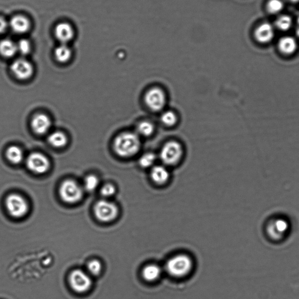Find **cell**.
<instances>
[{
  "label": "cell",
  "mask_w": 299,
  "mask_h": 299,
  "mask_svg": "<svg viewBox=\"0 0 299 299\" xmlns=\"http://www.w3.org/2000/svg\"><path fill=\"white\" fill-rule=\"evenodd\" d=\"M274 26L268 22L263 23L255 29L254 36L256 40L261 44H268L275 37Z\"/></svg>",
  "instance_id": "obj_12"
},
{
  "label": "cell",
  "mask_w": 299,
  "mask_h": 299,
  "mask_svg": "<svg viewBox=\"0 0 299 299\" xmlns=\"http://www.w3.org/2000/svg\"><path fill=\"white\" fill-rule=\"evenodd\" d=\"M6 207L9 215L16 218L24 217L28 211V204L21 195L11 194L6 199Z\"/></svg>",
  "instance_id": "obj_7"
},
{
  "label": "cell",
  "mask_w": 299,
  "mask_h": 299,
  "mask_svg": "<svg viewBox=\"0 0 299 299\" xmlns=\"http://www.w3.org/2000/svg\"><path fill=\"white\" fill-rule=\"evenodd\" d=\"M9 26L16 34H24L30 30L31 24L26 16L23 15H16L11 18Z\"/></svg>",
  "instance_id": "obj_15"
},
{
  "label": "cell",
  "mask_w": 299,
  "mask_h": 299,
  "mask_svg": "<svg viewBox=\"0 0 299 299\" xmlns=\"http://www.w3.org/2000/svg\"><path fill=\"white\" fill-rule=\"evenodd\" d=\"M26 166L31 172L42 174L47 173L50 168V162L44 154L34 153L28 157Z\"/></svg>",
  "instance_id": "obj_10"
},
{
  "label": "cell",
  "mask_w": 299,
  "mask_h": 299,
  "mask_svg": "<svg viewBox=\"0 0 299 299\" xmlns=\"http://www.w3.org/2000/svg\"><path fill=\"white\" fill-rule=\"evenodd\" d=\"M144 103L149 109L152 111H162L167 104L165 92L159 87L150 88L144 95Z\"/></svg>",
  "instance_id": "obj_6"
},
{
  "label": "cell",
  "mask_w": 299,
  "mask_h": 299,
  "mask_svg": "<svg viewBox=\"0 0 299 299\" xmlns=\"http://www.w3.org/2000/svg\"><path fill=\"white\" fill-rule=\"evenodd\" d=\"M183 150L181 144L176 141H169L163 146L160 158L165 166L177 165L181 160Z\"/></svg>",
  "instance_id": "obj_3"
},
{
  "label": "cell",
  "mask_w": 299,
  "mask_h": 299,
  "mask_svg": "<svg viewBox=\"0 0 299 299\" xmlns=\"http://www.w3.org/2000/svg\"><path fill=\"white\" fill-rule=\"evenodd\" d=\"M95 216L103 222H111L119 215V208L114 203L107 200L98 201L95 206Z\"/></svg>",
  "instance_id": "obj_5"
},
{
  "label": "cell",
  "mask_w": 299,
  "mask_h": 299,
  "mask_svg": "<svg viewBox=\"0 0 299 299\" xmlns=\"http://www.w3.org/2000/svg\"><path fill=\"white\" fill-rule=\"evenodd\" d=\"M99 185V180L94 175L88 176L84 180V188L88 192H93Z\"/></svg>",
  "instance_id": "obj_28"
},
{
  "label": "cell",
  "mask_w": 299,
  "mask_h": 299,
  "mask_svg": "<svg viewBox=\"0 0 299 299\" xmlns=\"http://www.w3.org/2000/svg\"><path fill=\"white\" fill-rule=\"evenodd\" d=\"M297 35H298V37H299V28L297 30Z\"/></svg>",
  "instance_id": "obj_34"
},
{
  "label": "cell",
  "mask_w": 299,
  "mask_h": 299,
  "mask_svg": "<svg viewBox=\"0 0 299 299\" xmlns=\"http://www.w3.org/2000/svg\"><path fill=\"white\" fill-rule=\"evenodd\" d=\"M55 34L61 44H67L73 39L74 31L73 26L68 23L60 22L56 26Z\"/></svg>",
  "instance_id": "obj_13"
},
{
  "label": "cell",
  "mask_w": 299,
  "mask_h": 299,
  "mask_svg": "<svg viewBox=\"0 0 299 299\" xmlns=\"http://www.w3.org/2000/svg\"><path fill=\"white\" fill-rule=\"evenodd\" d=\"M157 160L156 154L153 153H146L143 154L139 160V165L144 169H152L155 166Z\"/></svg>",
  "instance_id": "obj_24"
},
{
  "label": "cell",
  "mask_w": 299,
  "mask_h": 299,
  "mask_svg": "<svg viewBox=\"0 0 299 299\" xmlns=\"http://www.w3.org/2000/svg\"><path fill=\"white\" fill-rule=\"evenodd\" d=\"M18 52L16 44L10 39H4L0 42V55L6 58L14 57Z\"/></svg>",
  "instance_id": "obj_19"
},
{
  "label": "cell",
  "mask_w": 299,
  "mask_h": 299,
  "mask_svg": "<svg viewBox=\"0 0 299 299\" xmlns=\"http://www.w3.org/2000/svg\"><path fill=\"white\" fill-rule=\"evenodd\" d=\"M161 121L167 127L175 126L178 121V117L175 113L172 111H166L161 116Z\"/></svg>",
  "instance_id": "obj_25"
},
{
  "label": "cell",
  "mask_w": 299,
  "mask_h": 299,
  "mask_svg": "<svg viewBox=\"0 0 299 299\" xmlns=\"http://www.w3.org/2000/svg\"><path fill=\"white\" fill-rule=\"evenodd\" d=\"M289 223L284 218H277L272 220L267 225L268 235L274 240H279L288 234L289 231Z\"/></svg>",
  "instance_id": "obj_9"
},
{
  "label": "cell",
  "mask_w": 299,
  "mask_h": 299,
  "mask_svg": "<svg viewBox=\"0 0 299 299\" xmlns=\"http://www.w3.org/2000/svg\"><path fill=\"white\" fill-rule=\"evenodd\" d=\"M193 261L189 255L179 254L173 256L167 260L165 270L170 277L180 279L187 277L192 272Z\"/></svg>",
  "instance_id": "obj_2"
},
{
  "label": "cell",
  "mask_w": 299,
  "mask_h": 299,
  "mask_svg": "<svg viewBox=\"0 0 299 299\" xmlns=\"http://www.w3.org/2000/svg\"><path fill=\"white\" fill-rule=\"evenodd\" d=\"M62 200L67 203H75L80 201L83 196L81 187L73 180L68 179L62 183L60 190Z\"/></svg>",
  "instance_id": "obj_4"
},
{
  "label": "cell",
  "mask_w": 299,
  "mask_h": 299,
  "mask_svg": "<svg viewBox=\"0 0 299 299\" xmlns=\"http://www.w3.org/2000/svg\"><path fill=\"white\" fill-rule=\"evenodd\" d=\"M142 147L140 137L136 132L125 131L119 134L114 142L115 152L120 157L131 158L139 153Z\"/></svg>",
  "instance_id": "obj_1"
},
{
  "label": "cell",
  "mask_w": 299,
  "mask_h": 299,
  "mask_svg": "<svg viewBox=\"0 0 299 299\" xmlns=\"http://www.w3.org/2000/svg\"><path fill=\"white\" fill-rule=\"evenodd\" d=\"M298 48L297 40L292 37H282L278 42L279 50L285 55L295 54Z\"/></svg>",
  "instance_id": "obj_18"
},
{
  "label": "cell",
  "mask_w": 299,
  "mask_h": 299,
  "mask_svg": "<svg viewBox=\"0 0 299 299\" xmlns=\"http://www.w3.org/2000/svg\"><path fill=\"white\" fill-rule=\"evenodd\" d=\"M154 130H155V127L152 122L144 120L138 123L136 133L140 137H149L153 135Z\"/></svg>",
  "instance_id": "obj_21"
},
{
  "label": "cell",
  "mask_w": 299,
  "mask_h": 299,
  "mask_svg": "<svg viewBox=\"0 0 299 299\" xmlns=\"http://www.w3.org/2000/svg\"><path fill=\"white\" fill-rule=\"evenodd\" d=\"M87 269L89 274L93 276L100 275L102 270L101 262L97 259L91 261L87 265Z\"/></svg>",
  "instance_id": "obj_29"
},
{
  "label": "cell",
  "mask_w": 299,
  "mask_h": 299,
  "mask_svg": "<svg viewBox=\"0 0 299 299\" xmlns=\"http://www.w3.org/2000/svg\"><path fill=\"white\" fill-rule=\"evenodd\" d=\"M11 71L19 80H28L34 73V67L28 60L25 59H16L11 64Z\"/></svg>",
  "instance_id": "obj_11"
},
{
  "label": "cell",
  "mask_w": 299,
  "mask_h": 299,
  "mask_svg": "<svg viewBox=\"0 0 299 299\" xmlns=\"http://www.w3.org/2000/svg\"><path fill=\"white\" fill-rule=\"evenodd\" d=\"M284 8V2L282 0H269L267 4V11L272 14L281 12Z\"/></svg>",
  "instance_id": "obj_27"
},
{
  "label": "cell",
  "mask_w": 299,
  "mask_h": 299,
  "mask_svg": "<svg viewBox=\"0 0 299 299\" xmlns=\"http://www.w3.org/2000/svg\"><path fill=\"white\" fill-rule=\"evenodd\" d=\"M71 55L70 49L66 44H61L55 49L56 59L60 63H66L71 59Z\"/></svg>",
  "instance_id": "obj_22"
},
{
  "label": "cell",
  "mask_w": 299,
  "mask_h": 299,
  "mask_svg": "<svg viewBox=\"0 0 299 299\" xmlns=\"http://www.w3.org/2000/svg\"><path fill=\"white\" fill-rule=\"evenodd\" d=\"M16 47H17L18 52L20 53L22 55H27L31 51L30 42L25 39L19 41L16 44Z\"/></svg>",
  "instance_id": "obj_30"
},
{
  "label": "cell",
  "mask_w": 299,
  "mask_h": 299,
  "mask_svg": "<svg viewBox=\"0 0 299 299\" xmlns=\"http://www.w3.org/2000/svg\"><path fill=\"white\" fill-rule=\"evenodd\" d=\"M293 21L290 16L284 15L279 16L275 21V25L279 30L287 31L290 29Z\"/></svg>",
  "instance_id": "obj_26"
},
{
  "label": "cell",
  "mask_w": 299,
  "mask_h": 299,
  "mask_svg": "<svg viewBox=\"0 0 299 299\" xmlns=\"http://www.w3.org/2000/svg\"><path fill=\"white\" fill-rule=\"evenodd\" d=\"M288 1L294 2V3H298L299 2V0H288Z\"/></svg>",
  "instance_id": "obj_33"
},
{
  "label": "cell",
  "mask_w": 299,
  "mask_h": 299,
  "mask_svg": "<svg viewBox=\"0 0 299 299\" xmlns=\"http://www.w3.org/2000/svg\"><path fill=\"white\" fill-rule=\"evenodd\" d=\"M6 156L9 162L13 164L20 163L24 158V154L20 148L12 146L9 147L6 152Z\"/></svg>",
  "instance_id": "obj_23"
},
{
  "label": "cell",
  "mask_w": 299,
  "mask_h": 299,
  "mask_svg": "<svg viewBox=\"0 0 299 299\" xmlns=\"http://www.w3.org/2000/svg\"><path fill=\"white\" fill-rule=\"evenodd\" d=\"M48 142L52 146L57 148L63 147L68 142L67 137L60 131H56L50 134Z\"/></svg>",
  "instance_id": "obj_20"
},
{
  "label": "cell",
  "mask_w": 299,
  "mask_h": 299,
  "mask_svg": "<svg viewBox=\"0 0 299 299\" xmlns=\"http://www.w3.org/2000/svg\"><path fill=\"white\" fill-rule=\"evenodd\" d=\"M69 282L71 288L78 294H83L89 291L92 285L90 276L80 269L71 272Z\"/></svg>",
  "instance_id": "obj_8"
},
{
  "label": "cell",
  "mask_w": 299,
  "mask_h": 299,
  "mask_svg": "<svg viewBox=\"0 0 299 299\" xmlns=\"http://www.w3.org/2000/svg\"><path fill=\"white\" fill-rule=\"evenodd\" d=\"M51 124L50 118L44 114L36 115L31 121L32 129L38 134L47 133L50 129Z\"/></svg>",
  "instance_id": "obj_14"
},
{
  "label": "cell",
  "mask_w": 299,
  "mask_h": 299,
  "mask_svg": "<svg viewBox=\"0 0 299 299\" xmlns=\"http://www.w3.org/2000/svg\"><path fill=\"white\" fill-rule=\"evenodd\" d=\"M8 25L9 24L5 19L0 16V34H3L6 31Z\"/></svg>",
  "instance_id": "obj_32"
},
{
  "label": "cell",
  "mask_w": 299,
  "mask_h": 299,
  "mask_svg": "<svg viewBox=\"0 0 299 299\" xmlns=\"http://www.w3.org/2000/svg\"><path fill=\"white\" fill-rule=\"evenodd\" d=\"M298 24L299 25V17L298 18Z\"/></svg>",
  "instance_id": "obj_35"
},
{
  "label": "cell",
  "mask_w": 299,
  "mask_h": 299,
  "mask_svg": "<svg viewBox=\"0 0 299 299\" xmlns=\"http://www.w3.org/2000/svg\"><path fill=\"white\" fill-rule=\"evenodd\" d=\"M116 192V187L111 183H107L104 185L101 190V195L107 198L113 196Z\"/></svg>",
  "instance_id": "obj_31"
},
{
  "label": "cell",
  "mask_w": 299,
  "mask_h": 299,
  "mask_svg": "<svg viewBox=\"0 0 299 299\" xmlns=\"http://www.w3.org/2000/svg\"><path fill=\"white\" fill-rule=\"evenodd\" d=\"M150 178L158 185H165L170 178L169 171L165 166H154L151 169Z\"/></svg>",
  "instance_id": "obj_16"
},
{
  "label": "cell",
  "mask_w": 299,
  "mask_h": 299,
  "mask_svg": "<svg viewBox=\"0 0 299 299\" xmlns=\"http://www.w3.org/2000/svg\"><path fill=\"white\" fill-rule=\"evenodd\" d=\"M162 268L156 264H149L144 266L142 271L144 280L152 283L159 280L162 275Z\"/></svg>",
  "instance_id": "obj_17"
}]
</instances>
